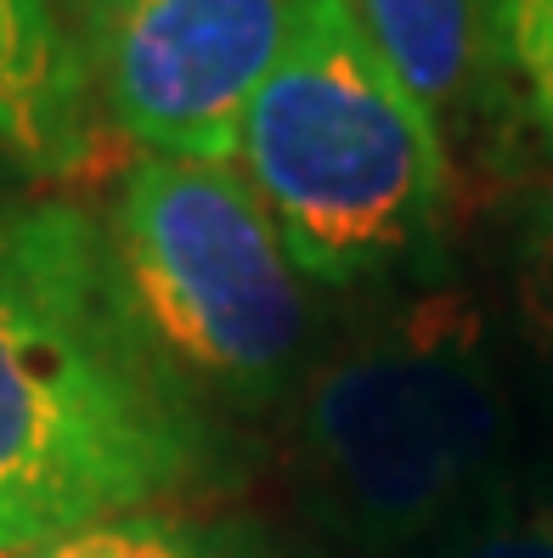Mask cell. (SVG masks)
<instances>
[{
    "instance_id": "2",
    "label": "cell",
    "mask_w": 553,
    "mask_h": 558,
    "mask_svg": "<svg viewBox=\"0 0 553 558\" xmlns=\"http://www.w3.org/2000/svg\"><path fill=\"white\" fill-rule=\"evenodd\" d=\"M514 389L469 288L430 282L362 322L294 401V480L322 531L362 553L435 542L503 485Z\"/></svg>"
},
{
    "instance_id": "4",
    "label": "cell",
    "mask_w": 553,
    "mask_h": 558,
    "mask_svg": "<svg viewBox=\"0 0 553 558\" xmlns=\"http://www.w3.org/2000/svg\"><path fill=\"white\" fill-rule=\"evenodd\" d=\"M103 226L147 339L192 389L254 407L294 384L311 293L232 163L142 153Z\"/></svg>"
},
{
    "instance_id": "9",
    "label": "cell",
    "mask_w": 553,
    "mask_h": 558,
    "mask_svg": "<svg viewBox=\"0 0 553 558\" xmlns=\"http://www.w3.org/2000/svg\"><path fill=\"white\" fill-rule=\"evenodd\" d=\"M12 558H266V553L249 531H232V524H199L181 513L142 508L119 519H96L85 531H69Z\"/></svg>"
},
{
    "instance_id": "6",
    "label": "cell",
    "mask_w": 553,
    "mask_h": 558,
    "mask_svg": "<svg viewBox=\"0 0 553 558\" xmlns=\"http://www.w3.org/2000/svg\"><path fill=\"white\" fill-rule=\"evenodd\" d=\"M103 96L57 0H0V158L74 181L103 153Z\"/></svg>"
},
{
    "instance_id": "1",
    "label": "cell",
    "mask_w": 553,
    "mask_h": 558,
    "mask_svg": "<svg viewBox=\"0 0 553 558\" xmlns=\"http://www.w3.org/2000/svg\"><path fill=\"white\" fill-rule=\"evenodd\" d=\"M209 469V423L147 339L108 226L0 204V558L142 513Z\"/></svg>"
},
{
    "instance_id": "12",
    "label": "cell",
    "mask_w": 553,
    "mask_h": 558,
    "mask_svg": "<svg viewBox=\"0 0 553 558\" xmlns=\"http://www.w3.org/2000/svg\"><path fill=\"white\" fill-rule=\"evenodd\" d=\"M57 12L69 17V28H74V40L85 46V57L103 46V35L130 12V0H57Z\"/></svg>"
},
{
    "instance_id": "10",
    "label": "cell",
    "mask_w": 553,
    "mask_h": 558,
    "mask_svg": "<svg viewBox=\"0 0 553 558\" xmlns=\"http://www.w3.org/2000/svg\"><path fill=\"white\" fill-rule=\"evenodd\" d=\"M508 322L553 401V186L526 192L508 220Z\"/></svg>"
},
{
    "instance_id": "5",
    "label": "cell",
    "mask_w": 553,
    "mask_h": 558,
    "mask_svg": "<svg viewBox=\"0 0 553 558\" xmlns=\"http://www.w3.org/2000/svg\"><path fill=\"white\" fill-rule=\"evenodd\" d=\"M294 0H130L91 51L113 130L147 158L238 163V130L288 46Z\"/></svg>"
},
{
    "instance_id": "3",
    "label": "cell",
    "mask_w": 553,
    "mask_h": 558,
    "mask_svg": "<svg viewBox=\"0 0 553 558\" xmlns=\"http://www.w3.org/2000/svg\"><path fill=\"white\" fill-rule=\"evenodd\" d=\"M238 163L305 282L356 288L446 259L458 192L446 136L350 0H294L288 46L243 113Z\"/></svg>"
},
{
    "instance_id": "8",
    "label": "cell",
    "mask_w": 553,
    "mask_h": 558,
    "mask_svg": "<svg viewBox=\"0 0 553 558\" xmlns=\"http://www.w3.org/2000/svg\"><path fill=\"white\" fill-rule=\"evenodd\" d=\"M485 96L553 158V0H480Z\"/></svg>"
},
{
    "instance_id": "11",
    "label": "cell",
    "mask_w": 553,
    "mask_h": 558,
    "mask_svg": "<svg viewBox=\"0 0 553 558\" xmlns=\"http://www.w3.org/2000/svg\"><path fill=\"white\" fill-rule=\"evenodd\" d=\"M430 558H553V480H503L446 524Z\"/></svg>"
},
{
    "instance_id": "7",
    "label": "cell",
    "mask_w": 553,
    "mask_h": 558,
    "mask_svg": "<svg viewBox=\"0 0 553 558\" xmlns=\"http://www.w3.org/2000/svg\"><path fill=\"white\" fill-rule=\"evenodd\" d=\"M350 7L446 136V124L464 119L485 90L480 0H350Z\"/></svg>"
}]
</instances>
